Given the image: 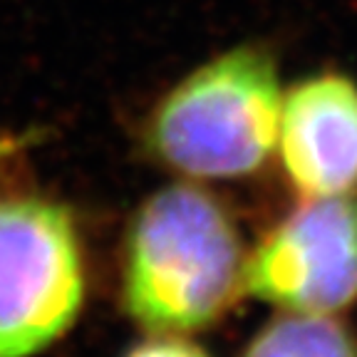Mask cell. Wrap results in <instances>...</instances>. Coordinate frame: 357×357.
<instances>
[{
    "instance_id": "cell-6",
    "label": "cell",
    "mask_w": 357,
    "mask_h": 357,
    "mask_svg": "<svg viewBox=\"0 0 357 357\" xmlns=\"http://www.w3.org/2000/svg\"><path fill=\"white\" fill-rule=\"evenodd\" d=\"M243 357H357V340L330 315L290 312L268 325Z\"/></svg>"
},
{
    "instance_id": "cell-2",
    "label": "cell",
    "mask_w": 357,
    "mask_h": 357,
    "mask_svg": "<svg viewBox=\"0 0 357 357\" xmlns=\"http://www.w3.org/2000/svg\"><path fill=\"white\" fill-rule=\"evenodd\" d=\"M280 89L273 55L258 45L221 52L181 77L146 119V151L191 178L258 172L278 146Z\"/></svg>"
},
{
    "instance_id": "cell-4",
    "label": "cell",
    "mask_w": 357,
    "mask_h": 357,
    "mask_svg": "<svg viewBox=\"0 0 357 357\" xmlns=\"http://www.w3.org/2000/svg\"><path fill=\"white\" fill-rule=\"evenodd\" d=\"M251 296L296 315H335L357 301V191L305 199L243 263Z\"/></svg>"
},
{
    "instance_id": "cell-3",
    "label": "cell",
    "mask_w": 357,
    "mask_h": 357,
    "mask_svg": "<svg viewBox=\"0 0 357 357\" xmlns=\"http://www.w3.org/2000/svg\"><path fill=\"white\" fill-rule=\"evenodd\" d=\"M84 278L75 221L35 196L0 199V357H30L77 318Z\"/></svg>"
},
{
    "instance_id": "cell-1",
    "label": "cell",
    "mask_w": 357,
    "mask_h": 357,
    "mask_svg": "<svg viewBox=\"0 0 357 357\" xmlns=\"http://www.w3.org/2000/svg\"><path fill=\"white\" fill-rule=\"evenodd\" d=\"M243 263L226 208L199 186H169L132 223L124 305L151 333L206 328L243 285Z\"/></svg>"
},
{
    "instance_id": "cell-7",
    "label": "cell",
    "mask_w": 357,
    "mask_h": 357,
    "mask_svg": "<svg viewBox=\"0 0 357 357\" xmlns=\"http://www.w3.org/2000/svg\"><path fill=\"white\" fill-rule=\"evenodd\" d=\"M127 357H206V352L184 340H151L132 350Z\"/></svg>"
},
{
    "instance_id": "cell-5",
    "label": "cell",
    "mask_w": 357,
    "mask_h": 357,
    "mask_svg": "<svg viewBox=\"0 0 357 357\" xmlns=\"http://www.w3.org/2000/svg\"><path fill=\"white\" fill-rule=\"evenodd\" d=\"M278 146L303 199L357 191V82L320 73L283 92Z\"/></svg>"
}]
</instances>
